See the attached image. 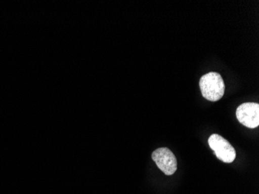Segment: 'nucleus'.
<instances>
[{"label": "nucleus", "instance_id": "obj_4", "mask_svg": "<svg viewBox=\"0 0 259 194\" xmlns=\"http://www.w3.org/2000/svg\"><path fill=\"white\" fill-rule=\"evenodd\" d=\"M236 117L240 123L248 128H255L259 125V104L244 103L236 110Z\"/></svg>", "mask_w": 259, "mask_h": 194}, {"label": "nucleus", "instance_id": "obj_2", "mask_svg": "<svg viewBox=\"0 0 259 194\" xmlns=\"http://www.w3.org/2000/svg\"><path fill=\"white\" fill-rule=\"evenodd\" d=\"M209 147L213 150L218 160L225 163H231L236 158V151L228 140L218 134L211 135L208 140Z\"/></svg>", "mask_w": 259, "mask_h": 194}, {"label": "nucleus", "instance_id": "obj_1", "mask_svg": "<svg viewBox=\"0 0 259 194\" xmlns=\"http://www.w3.org/2000/svg\"><path fill=\"white\" fill-rule=\"evenodd\" d=\"M199 87L203 97L211 102L221 100L225 94V82L221 75L214 71H211L201 77Z\"/></svg>", "mask_w": 259, "mask_h": 194}, {"label": "nucleus", "instance_id": "obj_3", "mask_svg": "<svg viewBox=\"0 0 259 194\" xmlns=\"http://www.w3.org/2000/svg\"><path fill=\"white\" fill-rule=\"evenodd\" d=\"M151 158L160 170L166 176H171L177 170V160L168 148H158L153 151Z\"/></svg>", "mask_w": 259, "mask_h": 194}]
</instances>
